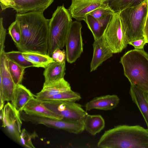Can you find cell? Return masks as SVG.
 <instances>
[{
    "mask_svg": "<svg viewBox=\"0 0 148 148\" xmlns=\"http://www.w3.org/2000/svg\"><path fill=\"white\" fill-rule=\"evenodd\" d=\"M24 57L31 62L34 66L45 68L55 61L47 54L32 52H22Z\"/></svg>",
    "mask_w": 148,
    "mask_h": 148,
    "instance_id": "cell-22",
    "label": "cell"
},
{
    "mask_svg": "<svg viewBox=\"0 0 148 148\" xmlns=\"http://www.w3.org/2000/svg\"><path fill=\"white\" fill-rule=\"evenodd\" d=\"M3 18L0 19V53L4 51V42L6 35V30L3 25Z\"/></svg>",
    "mask_w": 148,
    "mask_h": 148,
    "instance_id": "cell-31",
    "label": "cell"
},
{
    "mask_svg": "<svg viewBox=\"0 0 148 148\" xmlns=\"http://www.w3.org/2000/svg\"><path fill=\"white\" fill-rule=\"evenodd\" d=\"M23 111L26 113L55 120L62 119L43 105L36 97L30 100L25 105Z\"/></svg>",
    "mask_w": 148,
    "mask_h": 148,
    "instance_id": "cell-15",
    "label": "cell"
},
{
    "mask_svg": "<svg viewBox=\"0 0 148 148\" xmlns=\"http://www.w3.org/2000/svg\"><path fill=\"white\" fill-rule=\"evenodd\" d=\"M5 54L8 60L13 61L23 68H26L34 67L33 64L24 57L22 52L20 51L5 52Z\"/></svg>",
    "mask_w": 148,
    "mask_h": 148,
    "instance_id": "cell-26",
    "label": "cell"
},
{
    "mask_svg": "<svg viewBox=\"0 0 148 148\" xmlns=\"http://www.w3.org/2000/svg\"><path fill=\"white\" fill-rule=\"evenodd\" d=\"M45 69L43 74L45 80L43 86L64 78L65 74V61L62 62L55 61L49 64Z\"/></svg>",
    "mask_w": 148,
    "mask_h": 148,
    "instance_id": "cell-17",
    "label": "cell"
},
{
    "mask_svg": "<svg viewBox=\"0 0 148 148\" xmlns=\"http://www.w3.org/2000/svg\"><path fill=\"white\" fill-rule=\"evenodd\" d=\"M10 0V1H12V0Z\"/></svg>",
    "mask_w": 148,
    "mask_h": 148,
    "instance_id": "cell-36",
    "label": "cell"
},
{
    "mask_svg": "<svg viewBox=\"0 0 148 148\" xmlns=\"http://www.w3.org/2000/svg\"><path fill=\"white\" fill-rule=\"evenodd\" d=\"M81 99L79 93L71 89L47 97L41 101L60 100L75 102Z\"/></svg>",
    "mask_w": 148,
    "mask_h": 148,
    "instance_id": "cell-24",
    "label": "cell"
},
{
    "mask_svg": "<svg viewBox=\"0 0 148 148\" xmlns=\"http://www.w3.org/2000/svg\"><path fill=\"white\" fill-rule=\"evenodd\" d=\"M130 94L142 114L148 130V93L136 85H131Z\"/></svg>",
    "mask_w": 148,
    "mask_h": 148,
    "instance_id": "cell-16",
    "label": "cell"
},
{
    "mask_svg": "<svg viewBox=\"0 0 148 148\" xmlns=\"http://www.w3.org/2000/svg\"><path fill=\"white\" fill-rule=\"evenodd\" d=\"M15 20L21 36V42L16 46L19 51L47 54L50 19L45 17L43 12L17 13Z\"/></svg>",
    "mask_w": 148,
    "mask_h": 148,
    "instance_id": "cell-1",
    "label": "cell"
},
{
    "mask_svg": "<svg viewBox=\"0 0 148 148\" xmlns=\"http://www.w3.org/2000/svg\"><path fill=\"white\" fill-rule=\"evenodd\" d=\"M8 65L10 73L15 85L21 84L25 68L8 59Z\"/></svg>",
    "mask_w": 148,
    "mask_h": 148,
    "instance_id": "cell-25",
    "label": "cell"
},
{
    "mask_svg": "<svg viewBox=\"0 0 148 148\" xmlns=\"http://www.w3.org/2000/svg\"><path fill=\"white\" fill-rule=\"evenodd\" d=\"M93 52L90 64V71H94L102 63L113 56V53L105 42L103 36L94 40Z\"/></svg>",
    "mask_w": 148,
    "mask_h": 148,
    "instance_id": "cell-12",
    "label": "cell"
},
{
    "mask_svg": "<svg viewBox=\"0 0 148 148\" xmlns=\"http://www.w3.org/2000/svg\"><path fill=\"white\" fill-rule=\"evenodd\" d=\"M8 30V33L16 46L19 45L21 40V33L18 24L16 20L11 24Z\"/></svg>",
    "mask_w": 148,
    "mask_h": 148,
    "instance_id": "cell-28",
    "label": "cell"
},
{
    "mask_svg": "<svg viewBox=\"0 0 148 148\" xmlns=\"http://www.w3.org/2000/svg\"><path fill=\"white\" fill-rule=\"evenodd\" d=\"M143 36L146 40L147 43H148V12L143 29Z\"/></svg>",
    "mask_w": 148,
    "mask_h": 148,
    "instance_id": "cell-34",
    "label": "cell"
},
{
    "mask_svg": "<svg viewBox=\"0 0 148 148\" xmlns=\"http://www.w3.org/2000/svg\"><path fill=\"white\" fill-rule=\"evenodd\" d=\"M52 58L55 61L62 62L65 61L66 53L64 50H61L59 49L55 50L53 53Z\"/></svg>",
    "mask_w": 148,
    "mask_h": 148,
    "instance_id": "cell-30",
    "label": "cell"
},
{
    "mask_svg": "<svg viewBox=\"0 0 148 148\" xmlns=\"http://www.w3.org/2000/svg\"><path fill=\"white\" fill-rule=\"evenodd\" d=\"M120 62L131 85L148 93V54L143 49H135L125 53Z\"/></svg>",
    "mask_w": 148,
    "mask_h": 148,
    "instance_id": "cell-3",
    "label": "cell"
},
{
    "mask_svg": "<svg viewBox=\"0 0 148 148\" xmlns=\"http://www.w3.org/2000/svg\"><path fill=\"white\" fill-rule=\"evenodd\" d=\"M40 101L63 120L84 122L88 114L81 105L74 102L60 100Z\"/></svg>",
    "mask_w": 148,
    "mask_h": 148,
    "instance_id": "cell-7",
    "label": "cell"
},
{
    "mask_svg": "<svg viewBox=\"0 0 148 148\" xmlns=\"http://www.w3.org/2000/svg\"><path fill=\"white\" fill-rule=\"evenodd\" d=\"M71 89L69 83L63 78L55 82L43 86L41 91L35 96L37 99L41 101L47 97Z\"/></svg>",
    "mask_w": 148,
    "mask_h": 148,
    "instance_id": "cell-18",
    "label": "cell"
},
{
    "mask_svg": "<svg viewBox=\"0 0 148 148\" xmlns=\"http://www.w3.org/2000/svg\"><path fill=\"white\" fill-rule=\"evenodd\" d=\"M112 15L100 20H97L90 15H87L84 21L92 32L94 40L103 36Z\"/></svg>",
    "mask_w": 148,
    "mask_h": 148,
    "instance_id": "cell-20",
    "label": "cell"
},
{
    "mask_svg": "<svg viewBox=\"0 0 148 148\" xmlns=\"http://www.w3.org/2000/svg\"><path fill=\"white\" fill-rule=\"evenodd\" d=\"M109 0H71L68 10L72 18L84 21L86 16Z\"/></svg>",
    "mask_w": 148,
    "mask_h": 148,
    "instance_id": "cell-11",
    "label": "cell"
},
{
    "mask_svg": "<svg viewBox=\"0 0 148 148\" xmlns=\"http://www.w3.org/2000/svg\"><path fill=\"white\" fill-rule=\"evenodd\" d=\"M68 10L64 5L58 6L50 19L48 53L50 56L56 50L62 49L73 21Z\"/></svg>",
    "mask_w": 148,
    "mask_h": 148,
    "instance_id": "cell-4",
    "label": "cell"
},
{
    "mask_svg": "<svg viewBox=\"0 0 148 148\" xmlns=\"http://www.w3.org/2000/svg\"><path fill=\"white\" fill-rule=\"evenodd\" d=\"M115 12L112 10L108 2L94 10L89 14L97 20L103 19L108 16L113 15Z\"/></svg>",
    "mask_w": 148,
    "mask_h": 148,
    "instance_id": "cell-27",
    "label": "cell"
},
{
    "mask_svg": "<svg viewBox=\"0 0 148 148\" xmlns=\"http://www.w3.org/2000/svg\"><path fill=\"white\" fill-rule=\"evenodd\" d=\"M0 3L2 10L11 8L12 2L10 0H0Z\"/></svg>",
    "mask_w": 148,
    "mask_h": 148,
    "instance_id": "cell-33",
    "label": "cell"
},
{
    "mask_svg": "<svg viewBox=\"0 0 148 148\" xmlns=\"http://www.w3.org/2000/svg\"><path fill=\"white\" fill-rule=\"evenodd\" d=\"M113 53L121 52L128 42L120 19L119 12L112 15L103 36Z\"/></svg>",
    "mask_w": 148,
    "mask_h": 148,
    "instance_id": "cell-6",
    "label": "cell"
},
{
    "mask_svg": "<svg viewBox=\"0 0 148 148\" xmlns=\"http://www.w3.org/2000/svg\"><path fill=\"white\" fill-rule=\"evenodd\" d=\"M146 0H109L108 2L115 13L119 12L129 8L137 6Z\"/></svg>",
    "mask_w": 148,
    "mask_h": 148,
    "instance_id": "cell-23",
    "label": "cell"
},
{
    "mask_svg": "<svg viewBox=\"0 0 148 148\" xmlns=\"http://www.w3.org/2000/svg\"><path fill=\"white\" fill-rule=\"evenodd\" d=\"M116 95H107L96 97L88 102L85 105L86 111L96 109L101 110H111L117 106L119 102Z\"/></svg>",
    "mask_w": 148,
    "mask_h": 148,
    "instance_id": "cell-14",
    "label": "cell"
},
{
    "mask_svg": "<svg viewBox=\"0 0 148 148\" xmlns=\"http://www.w3.org/2000/svg\"><path fill=\"white\" fill-rule=\"evenodd\" d=\"M54 0H12V8L17 13L31 12H43L53 2Z\"/></svg>",
    "mask_w": 148,
    "mask_h": 148,
    "instance_id": "cell-13",
    "label": "cell"
},
{
    "mask_svg": "<svg viewBox=\"0 0 148 148\" xmlns=\"http://www.w3.org/2000/svg\"><path fill=\"white\" fill-rule=\"evenodd\" d=\"M146 43V40L143 38L130 41L128 44L133 46L135 49H143Z\"/></svg>",
    "mask_w": 148,
    "mask_h": 148,
    "instance_id": "cell-32",
    "label": "cell"
},
{
    "mask_svg": "<svg viewBox=\"0 0 148 148\" xmlns=\"http://www.w3.org/2000/svg\"><path fill=\"white\" fill-rule=\"evenodd\" d=\"M97 146L102 148H148V130L138 125H118L105 131Z\"/></svg>",
    "mask_w": 148,
    "mask_h": 148,
    "instance_id": "cell-2",
    "label": "cell"
},
{
    "mask_svg": "<svg viewBox=\"0 0 148 148\" xmlns=\"http://www.w3.org/2000/svg\"><path fill=\"white\" fill-rule=\"evenodd\" d=\"M147 13L146 0L138 5L126 8L119 12L128 43L144 38L143 29Z\"/></svg>",
    "mask_w": 148,
    "mask_h": 148,
    "instance_id": "cell-5",
    "label": "cell"
},
{
    "mask_svg": "<svg viewBox=\"0 0 148 148\" xmlns=\"http://www.w3.org/2000/svg\"><path fill=\"white\" fill-rule=\"evenodd\" d=\"M35 97V95L29 90L20 84L16 86L12 103L20 112L23 111L25 106L30 100Z\"/></svg>",
    "mask_w": 148,
    "mask_h": 148,
    "instance_id": "cell-19",
    "label": "cell"
},
{
    "mask_svg": "<svg viewBox=\"0 0 148 148\" xmlns=\"http://www.w3.org/2000/svg\"><path fill=\"white\" fill-rule=\"evenodd\" d=\"M84 130L92 135L100 132L105 126V121L100 114H88L84 121Z\"/></svg>",
    "mask_w": 148,
    "mask_h": 148,
    "instance_id": "cell-21",
    "label": "cell"
},
{
    "mask_svg": "<svg viewBox=\"0 0 148 148\" xmlns=\"http://www.w3.org/2000/svg\"><path fill=\"white\" fill-rule=\"evenodd\" d=\"M147 4V6H148V0H146Z\"/></svg>",
    "mask_w": 148,
    "mask_h": 148,
    "instance_id": "cell-35",
    "label": "cell"
},
{
    "mask_svg": "<svg viewBox=\"0 0 148 148\" xmlns=\"http://www.w3.org/2000/svg\"><path fill=\"white\" fill-rule=\"evenodd\" d=\"M1 112L2 126L6 128L10 135L19 141L22 124L20 112L10 102L4 105Z\"/></svg>",
    "mask_w": 148,
    "mask_h": 148,
    "instance_id": "cell-10",
    "label": "cell"
},
{
    "mask_svg": "<svg viewBox=\"0 0 148 148\" xmlns=\"http://www.w3.org/2000/svg\"><path fill=\"white\" fill-rule=\"evenodd\" d=\"M82 27L80 22L73 21L68 34L65 43L66 57L68 62L71 64L75 62L83 51Z\"/></svg>",
    "mask_w": 148,
    "mask_h": 148,
    "instance_id": "cell-8",
    "label": "cell"
},
{
    "mask_svg": "<svg viewBox=\"0 0 148 148\" xmlns=\"http://www.w3.org/2000/svg\"><path fill=\"white\" fill-rule=\"evenodd\" d=\"M31 137L25 129L21 131L19 142L25 147L29 148H34L31 140Z\"/></svg>",
    "mask_w": 148,
    "mask_h": 148,
    "instance_id": "cell-29",
    "label": "cell"
},
{
    "mask_svg": "<svg viewBox=\"0 0 148 148\" xmlns=\"http://www.w3.org/2000/svg\"><path fill=\"white\" fill-rule=\"evenodd\" d=\"M5 52L4 51L0 53V110L3 108L5 101H11L16 87L8 69Z\"/></svg>",
    "mask_w": 148,
    "mask_h": 148,
    "instance_id": "cell-9",
    "label": "cell"
}]
</instances>
